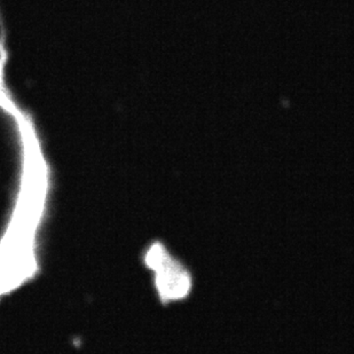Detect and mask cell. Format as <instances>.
I'll return each instance as SVG.
<instances>
[{
    "label": "cell",
    "mask_w": 354,
    "mask_h": 354,
    "mask_svg": "<svg viewBox=\"0 0 354 354\" xmlns=\"http://www.w3.org/2000/svg\"><path fill=\"white\" fill-rule=\"evenodd\" d=\"M149 265L158 272V287L164 301H177L186 297L191 290L192 280L180 264H174L163 248H153Z\"/></svg>",
    "instance_id": "6da1fadb"
}]
</instances>
